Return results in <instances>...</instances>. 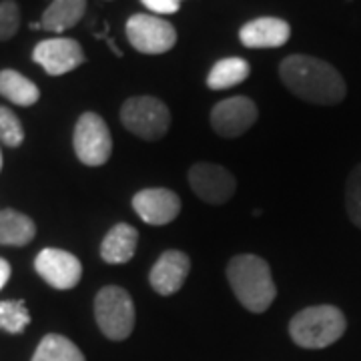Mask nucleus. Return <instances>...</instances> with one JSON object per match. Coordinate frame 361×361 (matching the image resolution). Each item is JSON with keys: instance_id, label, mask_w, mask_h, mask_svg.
<instances>
[{"instance_id": "obj_17", "label": "nucleus", "mask_w": 361, "mask_h": 361, "mask_svg": "<svg viewBox=\"0 0 361 361\" xmlns=\"http://www.w3.org/2000/svg\"><path fill=\"white\" fill-rule=\"evenodd\" d=\"M37 235V225L30 217L14 209L0 211V245L23 247Z\"/></svg>"}, {"instance_id": "obj_12", "label": "nucleus", "mask_w": 361, "mask_h": 361, "mask_svg": "<svg viewBox=\"0 0 361 361\" xmlns=\"http://www.w3.org/2000/svg\"><path fill=\"white\" fill-rule=\"evenodd\" d=\"M133 209L147 225H167L175 221L180 213L179 195L169 189H142L133 197Z\"/></svg>"}, {"instance_id": "obj_13", "label": "nucleus", "mask_w": 361, "mask_h": 361, "mask_svg": "<svg viewBox=\"0 0 361 361\" xmlns=\"http://www.w3.org/2000/svg\"><path fill=\"white\" fill-rule=\"evenodd\" d=\"M189 271H191V259L183 251L171 249L157 259L149 273V281L159 295H173L185 285Z\"/></svg>"}, {"instance_id": "obj_10", "label": "nucleus", "mask_w": 361, "mask_h": 361, "mask_svg": "<svg viewBox=\"0 0 361 361\" xmlns=\"http://www.w3.org/2000/svg\"><path fill=\"white\" fill-rule=\"evenodd\" d=\"M32 61L42 66L51 77H61L75 71L87 59L77 40L56 37V39L40 40L32 51Z\"/></svg>"}, {"instance_id": "obj_14", "label": "nucleus", "mask_w": 361, "mask_h": 361, "mask_svg": "<svg viewBox=\"0 0 361 361\" xmlns=\"http://www.w3.org/2000/svg\"><path fill=\"white\" fill-rule=\"evenodd\" d=\"M291 39V26L277 16H261L249 20L239 30V40L247 49H279Z\"/></svg>"}, {"instance_id": "obj_23", "label": "nucleus", "mask_w": 361, "mask_h": 361, "mask_svg": "<svg viewBox=\"0 0 361 361\" xmlns=\"http://www.w3.org/2000/svg\"><path fill=\"white\" fill-rule=\"evenodd\" d=\"M345 207L351 223L361 229V165L349 173L348 185H345Z\"/></svg>"}, {"instance_id": "obj_26", "label": "nucleus", "mask_w": 361, "mask_h": 361, "mask_svg": "<svg viewBox=\"0 0 361 361\" xmlns=\"http://www.w3.org/2000/svg\"><path fill=\"white\" fill-rule=\"evenodd\" d=\"M8 279H11V265H8V261H6V259L0 257V289L6 285Z\"/></svg>"}, {"instance_id": "obj_4", "label": "nucleus", "mask_w": 361, "mask_h": 361, "mask_svg": "<svg viewBox=\"0 0 361 361\" xmlns=\"http://www.w3.org/2000/svg\"><path fill=\"white\" fill-rule=\"evenodd\" d=\"M94 319L104 337L123 341L135 329V303L123 287H103L94 297Z\"/></svg>"}, {"instance_id": "obj_11", "label": "nucleus", "mask_w": 361, "mask_h": 361, "mask_svg": "<svg viewBox=\"0 0 361 361\" xmlns=\"http://www.w3.org/2000/svg\"><path fill=\"white\" fill-rule=\"evenodd\" d=\"M35 269L47 283L66 291L77 287L80 277H82V265L73 253L63 251V249H42L37 259H35Z\"/></svg>"}, {"instance_id": "obj_20", "label": "nucleus", "mask_w": 361, "mask_h": 361, "mask_svg": "<svg viewBox=\"0 0 361 361\" xmlns=\"http://www.w3.org/2000/svg\"><path fill=\"white\" fill-rule=\"evenodd\" d=\"M30 361H87L82 351L65 336L49 334L40 339Z\"/></svg>"}, {"instance_id": "obj_21", "label": "nucleus", "mask_w": 361, "mask_h": 361, "mask_svg": "<svg viewBox=\"0 0 361 361\" xmlns=\"http://www.w3.org/2000/svg\"><path fill=\"white\" fill-rule=\"evenodd\" d=\"M28 323H30V313L26 310V303L23 299L0 301V329L2 331L18 336L25 331Z\"/></svg>"}, {"instance_id": "obj_15", "label": "nucleus", "mask_w": 361, "mask_h": 361, "mask_svg": "<svg viewBox=\"0 0 361 361\" xmlns=\"http://www.w3.org/2000/svg\"><path fill=\"white\" fill-rule=\"evenodd\" d=\"M137 243H139L137 229L127 223H118L104 235L103 243H101V257L111 265L129 263L130 259L135 257Z\"/></svg>"}, {"instance_id": "obj_5", "label": "nucleus", "mask_w": 361, "mask_h": 361, "mask_svg": "<svg viewBox=\"0 0 361 361\" xmlns=\"http://www.w3.org/2000/svg\"><path fill=\"white\" fill-rule=\"evenodd\" d=\"M121 123L142 141H159L171 127V113L157 97H130L121 106Z\"/></svg>"}, {"instance_id": "obj_6", "label": "nucleus", "mask_w": 361, "mask_h": 361, "mask_svg": "<svg viewBox=\"0 0 361 361\" xmlns=\"http://www.w3.org/2000/svg\"><path fill=\"white\" fill-rule=\"evenodd\" d=\"M73 147L77 159L87 167H101L113 153V137L104 118L97 113H85L75 125Z\"/></svg>"}, {"instance_id": "obj_2", "label": "nucleus", "mask_w": 361, "mask_h": 361, "mask_svg": "<svg viewBox=\"0 0 361 361\" xmlns=\"http://www.w3.org/2000/svg\"><path fill=\"white\" fill-rule=\"evenodd\" d=\"M227 279L237 301L251 313H263L277 297L269 265L259 255H237L227 265Z\"/></svg>"}, {"instance_id": "obj_1", "label": "nucleus", "mask_w": 361, "mask_h": 361, "mask_svg": "<svg viewBox=\"0 0 361 361\" xmlns=\"http://www.w3.org/2000/svg\"><path fill=\"white\" fill-rule=\"evenodd\" d=\"M279 77L297 99L313 104H339L348 87L336 66L307 54H291L281 61Z\"/></svg>"}, {"instance_id": "obj_24", "label": "nucleus", "mask_w": 361, "mask_h": 361, "mask_svg": "<svg viewBox=\"0 0 361 361\" xmlns=\"http://www.w3.org/2000/svg\"><path fill=\"white\" fill-rule=\"evenodd\" d=\"M20 28V8L14 0L0 2V40H11Z\"/></svg>"}, {"instance_id": "obj_27", "label": "nucleus", "mask_w": 361, "mask_h": 361, "mask_svg": "<svg viewBox=\"0 0 361 361\" xmlns=\"http://www.w3.org/2000/svg\"><path fill=\"white\" fill-rule=\"evenodd\" d=\"M30 28H32V30H37V28H42V25H40V23H32V25H30Z\"/></svg>"}, {"instance_id": "obj_8", "label": "nucleus", "mask_w": 361, "mask_h": 361, "mask_svg": "<svg viewBox=\"0 0 361 361\" xmlns=\"http://www.w3.org/2000/svg\"><path fill=\"white\" fill-rule=\"evenodd\" d=\"M189 185L195 195L209 205H223L237 191V180L221 165L197 163L189 169Z\"/></svg>"}, {"instance_id": "obj_25", "label": "nucleus", "mask_w": 361, "mask_h": 361, "mask_svg": "<svg viewBox=\"0 0 361 361\" xmlns=\"http://www.w3.org/2000/svg\"><path fill=\"white\" fill-rule=\"evenodd\" d=\"M155 14H175L180 8V0H141Z\"/></svg>"}, {"instance_id": "obj_9", "label": "nucleus", "mask_w": 361, "mask_h": 361, "mask_svg": "<svg viewBox=\"0 0 361 361\" xmlns=\"http://www.w3.org/2000/svg\"><path fill=\"white\" fill-rule=\"evenodd\" d=\"M259 111L257 104L253 103L249 97H231L225 99L213 106L211 111V127L213 130L225 137V139H235L245 135L257 121Z\"/></svg>"}, {"instance_id": "obj_18", "label": "nucleus", "mask_w": 361, "mask_h": 361, "mask_svg": "<svg viewBox=\"0 0 361 361\" xmlns=\"http://www.w3.org/2000/svg\"><path fill=\"white\" fill-rule=\"evenodd\" d=\"M0 97L18 106H30L40 99L39 87L13 68L0 71Z\"/></svg>"}, {"instance_id": "obj_7", "label": "nucleus", "mask_w": 361, "mask_h": 361, "mask_svg": "<svg viewBox=\"0 0 361 361\" xmlns=\"http://www.w3.org/2000/svg\"><path fill=\"white\" fill-rule=\"evenodd\" d=\"M125 30L130 47L142 54H165L177 44L175 26L153 14H133Z\"/></svg>"}, {"instance_id": "obj_19", "label": "nucleus", "mask_w": 361, "mask_h": 361, "mask_svg": "<svg viewBox=\"0 0 361 361\" xmlns=\"http://www.w3.org/2000/svg\"><path fill=\"white\" fill-rule=\"evenodd\" d=\"M251 68L245 59L239 56H229L223 59L211 68V73L207 75V87L211 90H225L241 85L249 77Z\"/></svg>"}, {"instance_id": "obj_3", "label": "nucleus", "mask_w": 361, "mask_h": 361, "mask_svg": "<svg viewBox=\"0 0 361 361\" xmlns=\"http://www.w3.org/2000/svg\"><path fill=\"white\" fill-rule=\"evenodd\" d=\"M345 315L336 305H313L289 322V336L299 348L323 349L345 334Z\"/></svg>"}, {"instance_id": "obj_22", "label": "nucleus", "mask_w": 361, "mask_h": 361, "mask_svg": "<svg viewBox=\"0 0 361 361\" xmlns=\"http://www.w3.org/2000/svg\"><path fill=\"white\" fill-rule=\"evenodd\" d=\"M25 141V129L18 116L14 115L11 109L0 106V142L6 147H20Z\"/></svg>"}, {"instance_id": "obj_28", "label": "nucleus", "mask_w": 361, "mask_h": 361, "mask_svg": "<svg viewBox=\"0 0 361 361\" xmlns=\"http://www.w3.org/2000/svg\"><path fill=\"white\" fill-rule=\"evenodd\" d=\"M0 169H2V153H0Z\"/></svg>"}, {"instance_id": "obj_16", "label": "nucleus", "mask_w": 361, "mask_h": 361, "mask_svg": "<svg viewBox=\"0 0 361 361\" xmlns=\"http://www.w3.org/2000/svg\"><path fill=\"white\" fill-rule=\"evenodd\" d=\"M87 11V0H52L42 13L40 25L51 32H65L77 26Z\"/></svg>"}]
</instances>
